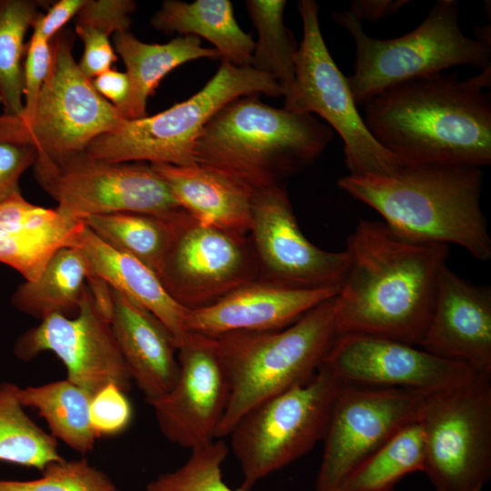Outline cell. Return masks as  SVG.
<instances>
[{
	"label": "cell",
	"mask_w": 491,
	"mask_h": 491,
	"mask_svg": "<svg viewBox=\"0 0 491 491\" xmlns=\"http://www.w3.org/2000/svg\"><path fill=\"white\" fill-rule=\"evenodd\" d=\"M322 364L342 382L411 389L428 395L476 373L404 342L363 334L337 335Z\"/></svg>",
	"instance_id": "obj_18"
},
{
	"label": "cell",
	"mask_w": 491,
	"mask_h": 491,
	"mask_svg": "<svg viewBox=\"0 0 491 491\" xmlns=\"http://www.w3.org/2000/svg\"><path fill=\"white\" fill-rule=\"evenodd\" d=\"M46 351L64 364L66 379L91 396L111 384L126 394L131 390L133 381L109 320L88 284L75 316L50 315L14 345L15 356L25 362Z\"/></svg>",
	"instance_id": "obj_16"
},
{
	"label": "cell",
	"mask_w": 491,
	"mask_h": 491,
	"mask_svg": "<svg viewBox=\"0 0 491 491\" xmlns=\"http://www.w3.org/2000/svg\"><path fill=\"white\" fill-rule=\"evenodd\" d=\"M85 0H60L41 14L33 25L32 35L50 41L84 5Z\"/></svg>",
	"instance_id": "obj_41"
},
{
	"label": "cell",
	"mask_w": 491,
	"mask_h": 491,
	"mask_svg": "<svg viewBox=\"0 0 491 491\" xmlns=\"http://www.w3.org/2000/svg\"><path fill=\"white\" fill-rule=\"evenodd\" d=\"M419 347L491 376V290L442 268Z\"/></svg>",
	"instance_id": "obj_19"
},
{
	"label": "cell",
	"mask_w": 491,
	"mask_h": 491,
	"mask_svg": "<svg viewBox=\"0 0 491 491\" xmlns=\"http://www.w3.org/2000/svg\"><path fill=\"white\" fill-rule=\"evenodd\" d=\"M18 398L38 412L57 440L82 455L93 451L97 436L90 423L92 396L85 390L64 379L20 387Z\"/></svg>",
	"instance_id": "obj_28"
},
{
	"label": "cell",
	"mask_w": 491,
	"mask_h": 491,
	"mask_svg": "<svg viewBox=\"0 0 491 491\" xmlns=\"http://www.w3.org/2000/svg\"><path fill=\"white\" fill-rule=\"evenodd\" d=\"M285 0H247L246 6L257 32L250 66L271 75L284 96L293 88L298 46L284 22Z\"/></svg>",
	"instance_id": "obj_31"
},
{
	"label": "cell",
	"mask_w": 491,
	"mask_h": 491,
	"mask_svg": "<svg viewBox=\"0 0 491 491\" xmlns=\"http://www.w3.org/2000/svg\"><path fill=\"white\" fill-rule=\"evenodd\" d=\"M337 293L336 289H293L255 280L210 306L188 309L186 328L209 336L279 330Z\"/></svg>",
	"instance_id": "obj_20"
},
{
	"label": "cell",
	"mask_w": 491,
	"mask_h": 491,
	"mask_svg": "<svg viewBox=\"0 0 491 491\" xmlns=\"http://www.w3.org/2000/svg\"><path fill=\"white\" fill-rule=\"evenodd\" d=\"M168 215L171 239L157 276L179 305L207 306L258 279L248 235L202 224L181 207Z\"/></svg>",
	"instance_id": "obj_13"
},
{
	"label": "cell",
	"mask_w": 491,
	"mask_h": 491,
	"mask_svg": "<svg viewBox=\"0 0 491 491\" xmlns=\"http://www.w3.org/2000/svg\"><path fill=\"white\" fill-rule=\"evenodd\" d=\"M248 237L257 280L293 289L339 290L346 278L348 252L326 251L312 244L299 228L282 185L253 191Z\"/></svg>",
	"instance_id": "obj_15"
},
{
	"label": "cell",
	"mask_w": 491,
	"mask_h": 491,
	"mask_svg": "<svg viewBox=\"0 0 491 491\" xmlns=\"http://www.w3.org/2000/svg\"><path fill=\"white\" fill-rule=\"evenodd\" d=\"M151 25L165 34L202 37L223 59L236 66H250L255 42L236 23L228 0H166L153 15Z\"/></svg>",
	"instance_id": "obj_26"
},
{
	"label": "cell",
	"mask_w": 491,
	"mask_h": 491,
	"mask_svg": "<svg viewBox=\"0 0 491 491\" xmlns=\"http://www.w3.org/2000/svg\"><path fill=\"white\" fill-rule=\"evenodd\" d=\"M36 181L66 218L116 212L165 214L179 208L165 181L145 162L117 163L85 151L58 160L36 157Z\"/></svg>",
	"instance_id": "obj_12"
},
{
	"label": "cell",
	"mask_w": 491,
	"mask_h": 491,
	"mask_svg": "<svg viewBox=\"0 0 491 491\" xmlns=\"http://www.w3.org/2000/svg\"><path fill=\"white\" fill-rule=\"evenodd\" d=\"M426 396L406 388L343 382L323 439L316 491H336L364 460L417 422Z\"/></svg>",
	"instance_id": "obj_14"
},
{
	"label": "cell",
	"mask_w": 491,
	"mask_h": 491,
	"mask_svg": "<svg viewBox=\"0 0 491 491\" xmlns=\"http://www.w3.org/2000/svg\"><path fill=\"white\" fill-rule=\"evenodd\" d=\"M342 385L321 364L308 383L256 405L239 418L227 436L242 470L240 491H251L323 441Z\"/></svg>",
	"instance_id": "obj_9"
},
{
	"label": "cell",
	"mask_w": 491,
	"mask_h": 491,
	"mask_svg": "<svg viewBox=\"0 0 491 491\" xmlns=\"http://www.w3.org/2000/svg\"><path fill=\"white\" fill-rule=\"evenodd\" d=\"M43 4L33 0H0V101L3 115L24 112L22 57L25 37L41 15Z\"/></svg>",
	"instance_id": "obj_33"
},
{
	"label": "cell",
	"mask_w": 491,
	"mask_h": 491,
	"mask_svg": "<svg viewBox=\"0 0 491 491\" xmlns=\"http://www.w3.org/2000/svg\"><path fill=\"white\" fill-rule=\"evenodd\" d=\"M423 466V434L417 421L364 460L336 491H393L404 476L422 472Z\"/></svg>",
	"instance_id": "obj_32"
},
{
	"label": "cell",
	"mask_w": 491,
	"mask_h": 491,
	"mask_svg": "<svg viewBox=\"0 0 491 491\" xmlns=\"http://www.w3.org/2000/svg\"><path fill=\"white\" fill-rule=\"evenodd\" d=\"M334 297L279 330L214 336L230 385L217 439L226 437L239 418L256 405L313 378L337 336Z\"/></svg>",
	"instance_id": "obj_5"
},
{
	"label": "cell",
	"mask_w": 491,
	"mask_h": 491,
	"mask_svg": "<svg viewBox=\"0 0 491 491\" xmlns=\"http://www.w3.org/2000/svg\"><path fill=\"white\" fill-rule=\"evenodd\" d=\"M51 60V42L32 35L26 46L25 60L23 65V95L25 99L24 112L21 116L29 115L34 109L48 75Z\"/></svg>",
	"instance_id": "obj_38"
},
{
	"label": "cell",
	"mask_w": 491,
	"mask_h": 491,
	"mask_svg": "<svg viewBox=\"0 0 491 491\" xmlns=\"http://www.w3.org/2000/svg\"><path fill=\"white\" fill-rule=\"evenodd\" d=\"M179 374L171 390L151 402L162 435L194 449L216 438L230 385L214 336L190 332L177 349Z\"/></svg>",
	"instance_id": "obj_17"
},
{
	"label": "cell",
	"mask_w": 491,
	"mask_h": 491,
	"mask_svg": "<svg viewBox=\"0 0 491 491\" xmlns=\"http://www.w3.org/2000/svg\"><path fill=\"white\" fill-rule=\"evenodd\" d=\"M408 3V0H354L347 11L361 22H375L396 13Z\"/></svg>",
	"instance_id": "obj_43"
},
{
	"label": "cell",
	"mask_w": 491,
	"mask_h": 491,
	"mask_svg": "<svg viewBox=\"0 0 491 491\" xmlns=\"http://www.w3.org/2000/svg\"><path fill=\"white\" fill-rule=\"evenodd\" d=\"M75 30L84 44V52L78 63L81 72L92 80L112 68L117 56L109 37L90 28L75 27Z\"/></svg>",
	"instance_id": "obj_40"
},
{
	"label": "cell",
	"mask_w": 491,
	"mask_h": 491,
	"mask_svg": "<svg viewBox=\"0 0 491 491\" xmlns=\"http://www.w3.org/2000/svg\"><path fill=\"white\" fill-rule=\"evenodd\" d=\"M349 267L334 297L337 335L363 334L419 346L449 246L360 220L346 241Z\"/></svg>",
	"instance_id": "obj_1"
},
{
	"label": "cell",
	"mask_w": 491,
	"mask_h": 491,
	"mask_svg": "<svg viewBox=\"0 0 491 491\" xmlns=\"http://www.w3.org/2000/svg\"><path fill=\"white\" fill-rule=\"evenodd\" d=\"M423 473L436 491H482L491 476V376L426 396Z\"/></svg>",
	"instance_id": "obj_10"
},
{
	"label": "cell",
	"mask_w": 491,
	"mask_h": 491,
	"mask_svg": "<svg viewBox=\"0 0 491 491\" xmlns=\"http://www.w3.org/2000/svg\"><path fill=\"white\" fill-rule=\"evenodd\" d=\"M89 415L92 428L99 438L124 432L132 421L133 410L126 393L111 384L92 396Z\"/></svg>",
	"instance_id": "obj_36"
},
{
	"label": "cell",
	"mask_w": 491,
	"mask_h": 491,
	"mask_svg": "<svg viewBox=\"0 0 491 491\" xmlns=\"http://www.w3.org/2000/svg\"><path fill=\"white\" fill-rule=\"evenodd\" d=\"M333 137L313 115L276 108L257 95L239 96L205 125L194 150L197 165L214 169L252 192L282 185L312 164Z\"/></svg>",
	"instance_id": "obj_4"
},
{
	"label": "cell",
	"mask_w": 491,
	"mask_h": 491,
	"mask_svg": "<svg viewBox=\"0 0 491 491\" xmlns=\"http://www.w3.org/2000/svg\"><path fill=\"white\" fill-rule=\"evenodd\" d=\"M19 388L12 382L0 383V461L41 472L64 457L58 451V440L25 411Z\"/></svg>",
	"instance_id": "obj_30"
},
{
	"label": "cell",
	"mask_w": 491,
	"mask_h": 491,
	"mask_svg": "<svg viewBox=\"0 0 491 491\" xmlns=\"http://www.w3.org/2000/svg\"><path fill=\"white\" fill-rule=\"evenodd\" d=\"M169 213L116 212L82 222L107 245L136 258L157 276L171 239Z\"/></svg>",
	"instance_id": "obj_29"
},
{
	"label": "cell",
	"mask_w": 491,
	"mask_h": 491,
	"mask_svg": "<svg viewBox=\"0 0 491 491\" xmlns=\"http://www.w3.org/2000/svg\"><path fill=\"white\" fill-rule=\"evenodd\" d=\"M109 297L111 329L132 381L150 404L167 394L177 380V346L149 311L111 287Z\"/></svg>",
	"instance_id": "obj_21"
},
{
	"label": "cell",
	"mask_w": 491,
	"mask_h": 491,
	"mask_svg": "<svg viewBox=\"0 0 491 491\" xmlns=\"http://www.w3.org/2000/svg\"><path fill=\"white\" fill-rule=\"evenodd\" d=\"M135 3L131 0H85L75 16V27L90 28L110 36L127 31Z\"/></svg>",
	"instance_id": "obj_37"
},
{
	"label": "cell",
	"mask_w": 491,
	"mask_h": 491,
	"mask_svg": "<svg viewBox=\"0 0 491 491\" xmlns=\"http://www.w3.org/2000/svg\"><path fill=\"white\" fill-rule=\"evenodd\" d=\"M82 225L15 193L0 202V262L35 281L58 250L74 246Z\"/></svg>",
	"instance_id": "obj_22"
},
{
	"label": "cell",
	"mask_w": 491,
	"mask_h": 491,
	"mask_svg": "<svg viewBox=\"0 0 491 491\" xmlns=\"http://www.w3.org/2000/svg\"><path fill=\"white\" fill-rule=\"evenodd\" d=\"M491 66L470 78L436 74L406 81L365 105L373 137L403 165L491 163Z\"/></svg>",
	"instance_id": "obj_2"
},
{
	"label": "cell",
	"mask_w": 491,
	"mask_h": 491,
	"mask_svg": "<svg viewBox=\"0 0 491 491\" xmlns=\"http://www.w3.org/2000/svg\"><path fill=\"white\" fill-rule=\"evenodd\" d=\"M303 38L296 57L295 82L285 95L284 108L316 114L344 142L345 164L351 175H388L401 167L368 131L357 111L346 76L337 67L323 38L319 6L298 2Z\"/></svg>",
	"instance_id": "obj_11"
},
{
	"label": "cell",
	"mask_w": 491,
	"mask_h": 491,
	"mask_svg": "<svg viewBox=\"0 0 491 491\" xmlns=\"http://www.w3.org/2000/svg\"><path fill=\"white\" fill-rule=\"evenodd\" d=\"M480 168L403 165L388 175H347L340 189L375 209L406 238L455 244L480 261L491 258V237L481 209Z\"/></svg>",
	"instance_id": "obj_3"
},
{
	"label": "cell",
	"mask_w": 491,
	"mask_h": 491,
	"mask_svg": "<svg viewBox=\"0 0 491 491\" xmlns=\"http://www.w3.org/2000/svg\"><path fill=\"white\" fill-rule=\"evenodd\" d=\"M50 42L51 65L34 109L21 117L0 115V141L31 145L37 156L58 160L85 152L123 118L79 69L73 35L61 30Z\"/></svg>",
	"instance_id": "obj_8"
},
{
	"label": "cell",
	"mask_w": 491,
	"mask_h": 491,
	"mask_svg": "<svg viewBox=\"0 0 491 491\" xmlns=\"http://www.w3.org/2000/svg\"><path fill=\"white\" fill-rule=\"evenodd\" d=\"M258 94L284 95L271 75L223 59L196 94L154 115L123 119L114 130L90 143L85 152L109 162L195 165V145L208 121L232 100Z\"/></svg>",
	"instance_id": "obj_7"
},
{
	"label": "cell",
	"mask_w": 491,
	"mask_h": 491,
	"mask_svg": "<svg viewBox=\"0 0 491 491\" xmlns=\"http://www.w3.org/2000/svg\"><path fill=\"white\" fill-rule=\"evenodd\" d=\"M91 81L97 93L114 106L118 107L126 101L130 83L125 73L110 68Z\"/></svg>",
	"instance_id": "obj_42"
},
{
	"label": "cell",
	"mask_w": 491,
	"mask_h": 491,
	"mask_svg": "<svg viewBox=\"0 0 491 491\" xmlns=\"http://www.w3.org/2000/svg\"><path fill=\"white\" fill-rule=\"evenodd\" d=\"M73 246L85 255L90 277L103 281L153 314L169 330L177 349L186 340L190 333L186 328L188 309L168 294L153 270L107 245L84 223Z\"/></svg>",
	"instance_id": "obj_23"
},
{
	"label": "cell",
	"mask_w": 491,
	"mask_h": 491,
	"mask_svg": "<svg viewBox=\"0 0 491 491\" xmlns=\"http://www.w3.org/2000/svg\"><path fill=\"white\" fill-rule=\"evenodd\" d=\"M458 15L456 1L439 0L411 32L377 39L367 35L362 22L347 10L334 12V21L350 34L356 46L354 73L346 79L356 105L396 85L454 66L490 65L491 45L465 35Z\"/></svg>",
	"instance_id": "obj_6"
},
{
	"label": "cell",
	"mask_w": 491,
	"mask_h": 491,
	"mask_svg": "<svg viewBox=\"0 0 491 491\" xmlns=\"http://www.w3.org/2000/svg\"><path fill=\"white\" fill-rule=\"evenodd\" d=\"M113 43L130 83L126 101L115 107L125 120L147 115V99L169 72L193 60L220 56L215 48L203 47L200 38L194 35H179L165 44H147L127 30L115 33Z\"/></svg>",
	"instance_id": "obj_25"
},
{
	"label": "cell",
	"mask_w": 491,
	"mask_h": 491,
	"mask_svg": "<svg viewBox=\"0 0 491 491\" xmlns=\"http://www.w3.org/2000/svg\"><path fill=\"white\" fill-rule=\"evenodd\" d=\"M0 491H120L104 471L85 458L53 462L31 480L0 479Z\"/></svg>",
	"instance_id": "obj_35"
},
{
	"label": "cell",
	"mask_w": 491,
	"mask_h": 491,
	"mask_svg": "<svg viewBox=\"0 0 491 491\" xmlns=\"http://www.w3.org/2000/svg\"><path fill=\"white\" fill-rule=\"evenodd\" d=\"M36 157L31 145L0 141V202L20 192V178Z\"/></svg>",
	"instance_id": "obj_39"
},
{
	"label": "cell",
	"mask_w": 491,
	"mask_h": 491,
	"mask_svg": "<svg viewBox=\"0 0 491 491\" xmlns=\"http://www.w3.org/2000/svg\"><path fill=\"white\" fill-rule=\"evenodd\" d=\"M90 271L76 246L58 250L35 281H25L11 296L20 312L42 320L53 314L71 316L77 313Z\"/></svg>",
	"instance_id": "obj_27"
},
{
	"label": "cell",
	"mask_w": 491,
	"mask_h": 491,
	"mask_svg": "<svg viewBox=\"0 0 491 491\" xmlns=\"http://www.w3.org/2000/svg\"><path fill=\"white\" fill-rule=\"evenodd\" d=\"M228 452L223 439L194 448L184 465L149 481L145 491H240L223 480L221 466Z\"/></svg>",
	"instance_id": "obj_34"
},
{
	"label": "cell",
	"mask_w": 491,
	"mask_h": 491,
	"mask_svg": "<svg viewBox=\"0 0 491 491\" xmlns=\"http://www.w3.org/2000/svg\"><path fill=\"white\" fill-rule=\"evenodd\" d=\"M179 206L198 222L248 235L253 192L214 169L195 164H150Z\"/></svg>",
	"instance_id": "obj_24"
}]
</instances>
